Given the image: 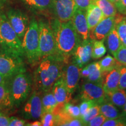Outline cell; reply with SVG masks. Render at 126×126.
<instances>
[{
	"label": "cell",
	"mask_w": 126,
	"mask_h": 126,
	"mask_svg": "<svg viewBox=\"0 0 126 126\" xmlns=\"http://www.w3.org/2000/svg\"><path fill=\"white\" fill-rule=\"evenodd\" d=\"M26 71L22 57L1 50L0 51V74L5 78L14 77Z\"/></svg>",
	"instance_id": "6"
},
{
	"label": "cell",
	"mask_w": 126,
	"mask_h": 126,
	"mask_svg": "<svg viewBox=\"0 0 126 126\" xmlns=\"http://www.w3.org/2000/svg\"><path fill=\"white\" fill-rule=\"evenodd\" d=\"M71 20L82 40H88L89 38V29L86 20V10L77 8Z\"/></svg>",
	"instance_id": "15"
},
{
	"label": "cell",
	"mask_w": 126,
	"mask_h": 126,
	"mask_svg": "<svg viewBox=\"0 0 126 126\" xmlns=\"http://www.w3.org/2000/svg\"><path fill=\"white\" fill-rule=\"evenodd\" d=\"M26 121L16 117H10L9 126H26Z\"/></svg>",
	"instance_id": "41"
},
{
	"label": "cell",
	"mask_w": 126,
	"mask_h": 126,
	"mask_svg": "<svg viewBox=\"0 0 126 126\" xmlns=\"http://www.w3.org/2000/svg\"><path fill=\"white\" fill-rule=\"evenodd\" d=\"M116 31L123 45L126 46V17L122 15H115Z\"/></svg>",
	"instance_id": "26"
},
{
	"label": "cell",
	"mask_w": 126,
	"mask_h": 126,
	"mask_svg": "<svg viewBox=\"0 0 126 126\" xmlns=\"http://www.w3.org/2000/svg\"><path fill=\"white\" fill-rule=\"evenodd\" d=\"M6 3H7V0H0V11L4 7Z\"/></svg>",
	"instance_id": "44"
},
{
	"label": "cell",
	"mask_w": 126,
	"mask_h": 126,
	"mask_svg": "<svg viewBox=\"0 0 126 126\" xmlns=\"http://www.w3.org/2000/svg\"><path fill=\"white\" fill-rule=\"evenodd\" d=\"M99 63L102 72L110 71L113 69L123 65L114 57H113L110 55H107L105 57L99 61Z\"/></svg>",
	"instance_id": "27"
},
{
	"label": "cell",
	"mask_w": 126,
	"mask_h": 126,
	"mask_svg": "<svg viewBox=\"0 0 126 126\" xmlns=\"http://www.w3.org/2000/svg\"><path fill=\"white\" fill-rule=\"evenodd\" d=\"M5 79V78L4 77L2 76V75L0 74V84H1V83H2Z\"/></svg>",
	"instance_id": "45"
},
{
	"label": "cell",
	"mask_w": 126,
	"mask_h": 126,
	"mask_svg": "<svg viewBox=\"0 0 126 126\" xmlns=\"http://www.w3.org/2000/svg\"><path fill=\"white\" fill-rule=\"evenodd\" d=\"M95 102L91 100H82V103L79 105V110L81 113V116L87 112L91 107L96 105Z\"/></svg>",
	"instance_id": "35"
},
{
	"label": "cell",
	"mask_w": 126,
	"mask_h": 126,
	"mask_svg": "<svg viewBox=\"0 0 126 126\" xmlns=\"http://www.w3.org/2000/svg\"><path fill=\"white\" fill-rule=\"evenodd\" d=\"M43 113L42 98L38 91H35L22 109L21 115L25 119L35 120L40 119Z\"/></svg>",
	"instance_id": "8"
},
{
	"label": "cell",
	"mask_w": 126,
	"mask_h": 126,
	"mask_svg": "<svg viewBox=\"0 0 126 126\" xmlns=\"http://www.w3.org/2000/svg\"><path fill=\"white\" fill-rule=\"evenodd\" d=\"M50 25L56 42V54L67 60L74 54L81 43V36L75 29L72 20L61 22L56 18Z\"/></svg>",
	"instance_id": "1"
},
{
	"label": "cell",
	"mask_w": 126,
	"mask_h": 126,
	"mask_svg": "<svg viewBox=\"0 0 126 126\" xmlns=\"http://www.w3.org/2000/svg\"><path fill=\"white\" fill-rule=\"evenodd\" d=\"M42 106H43V113L46 112H53L57 107L59 106V103L57 102L54 96L53 92L50 91L45 92L42 98Z\"/></svg>",
	"instance_id": "25"
},
{
	"label": "cell",
	"mask_w": 126,
	"mask_h": 126,
	"mask_svg": "<svg viewBox=\"0 0 126 126\" xmlns=\"http://www.w3.org/2000/svg\"><path fill=\"white\" fill-rule=\"evenodd\" d=\"M62 77L67 90L72 94L78 86L81 77V68L72 62L64 67Z\"/></svg>",
	"instance_id": "13"
},
{
	"label": "cell",
	"mask_w": 126,
	"mask_h": 126,
	"mask_svg": "<svg viewBox=\"0 0 126 126\" xmlns=\"http://www.w3.org/2000/svg\"><path fill=\"white\" fill-rule=\"evenodd\" d=\"M114 57L122 65L126 66V46L122 45L115 54Z\"/></svg>",
	"instance_id": "34"
},
{
	"label": "cell",
	"mask_w": 126,
	"mask_h": 126,
	"mask_svg": "<svg viewBox=\"0 0 126 126\" xmlns=\"http://www.w3.org/2000/svg\"><path fill=\"white\" fill-rule=\"evenodd\" d=\"M109 1H110V2H111L112 3H113V4H115V3H116L117 2H118V1H119V0H109Z\"/></svg>",
	"instance_id": "47"
},
{
	"label": "cell",
	"mask_w": 126,
	"mask_h": 126,
	"mask_svg": "<svg viewBox=\"0 0 126 126\" xmlns=\"http://www.w3.org/2000/svg\"><path fill=\"white\" fill-rule=\"evenodd\" d=\"M1 105L11 106L9 90L5 79L0 84V106Z\"/></svg>",
	"instance_id": "30"
},
{
	"label": "cell",
	"mask_w": 126,
	"mask_h": 126,
	"mask_svg": "<svg viewBox=\"0 0 126 126\" xmlns=\"http://www.w3.org/2000/svg\"><path fill=\"white\" fill-rule=\"evenodd\" d=\"M7 17L12 28L21 40L29 25L28 15L19 9H11L7 12Z\"/></svg>",
	"instance_id": "10"
},
{
	"label": "cell",
	"mask_w": 126,
	"mask_h": 126,
	"mask_svg": "<svg viewBox=\"0 0 126 126\" xmlns=\"http://www.w3.org/2000/svg\"><path fill=\"white\" fill-rule=\"evenodd\" d=\"M123 111H124V113L126 114V101L125 105H124V108H123Z\"/></svg>",
	"instance_id": "46"
},
{
	"label": "cell",
	"mask_w": 126,
	"mask_h": 126,
	"mask_svg": "<svg viewBox=\"0 0 126 126\" xmlns=\"http://www.w3.org/2000/svg\"><path fill=\"white\" fill-rule=\"evenodd\" d=\"M10 117L0 112V126H9Z\"/></svg>",
	"instance_id": "42"
},
{
	"label": "cell",
	"mask_w": 126,
	"mask_h": 126,
	"mask_svg": "<svg viewBox=\"0 0 126 126\" xmlns=\"http://www.w3.org/2000/svg\"><path fill=\"white\" fill-rule=\"evenodd\" d=\"M26 126H42V123L39 121H34V122L31 123H28V124H26Z\"/></svg>",
	"instance_id": "43"
},
{
	"label": "cell",
	"mask_w": 126,
	"mask_h": 126,
	"mask_svg": "<svg viewBox=\"0 0 126 126\" xmlns=\"http://www.w3.org/2000/svg\"><path fill=\"white\" fill-rule=\"evenodd\" d=\"M54 96L60 105H64L69 102L71 98V94L67 90L63 77L60 78L53 85L51 89Z\"/></svg>",
	"instance_id": "17"
},
{
	"label": "cell",
	"mask_w": 126,
	"mask_h": 126,
	"mask_svg": "<svg viewBox=\"0 0 126 126\" xmlns=\"http://www.w3.org/2000/svg\"><path fill=\"white\" fill-rule=\"evenodd\" d=\"M93 4H96L101 9L105 18L115 16L117 14V9L114 4L109 0H92Z\"/></svg>",
	"instance_id": "24"
},
{
	"label": "cell",
	"mask_w": 126,
	"mask_h": 126,
	"mask_svg": "<svg viewBox=\"0 0 126 126\" xmlns=\"http://www.w3.org/2000/svg\"><path fill=\"white\" fill-rule=\"evenodd\" d=\"M121 67L113 69L110 71L102 72V85L106 94L119 88Z\"/></svg>",
	"instance_id": "16"
},
{
	"label": "cell",
	"mask_w": 126,
	"mask_h": 126,
	"mask_svg": "<svg viewBox=\"0 0 126 126\" xmlns=\"http://www.w3.org/2000/svg\"><path fill=\"white\" fill-rule=\"evenodd\" d=\"M106 118L100 113L98 116H96L94 119L89 121L87 124V126H102L103 123L106 120Z\"/></svg>",
	"instance_id": "36"
},
{
	"label": "cell",
	"mask_w": 126,
	"mask_h": 126,
	"mask_svg": "<svg viewBox=\"0 0 126 126\" xmlns=\"http://www.w3.org/2000/svg\"><path fill=\"white\" fill-rule=\"evenodd\" d=\"M120 89H126V66L122 65L120 67Z\"/></svg>",
	"instance_id": "37"
},
{
	"label": "cell",
	"mask_w": 126,
	"mask_h": 126,
	"mask_svg": "<svg viewBox=\"0 0 126 126\" xmlns=\"http://www.w3.org/2000/svg\"><path fill=\"white\" fill-rule=\"evenodd\" d=\"M66 60L57 54L43 57L34 75V84L38 90L45 93L51 91L54 83L62 77Z\"/></svg>",
	"instance_id": "2"
},
{
	"label": "cell",
	"mask_w": 126,
	"mask_h": 126,
	"mask_svg": "<svg viewBox=\"0 0 126 126\" xmlns=\"http://www.w3.org/2000/svg\"><path fill=\"white\" fill-rule=\"evenodd\" d=\"M103 126H126V114L121 115L119 117L113 119H106L102 124Z\"/></svg>",
	"instance_id": "33"
},
{
	"label": "cell",
	"mask_w": 126,
	"mask_h": 126,
	"mask_svg": "<svg viewBox=\"0 0 126 126\" xmlns=\"http://www.w3.org/2000/svg\"><path fill=\"white\" fill-rule=\"evenodd\" d=\"M114 5L119 13L126 15V0H119L115 3Z\"/></svg>",
	"instance_id": "38"
},
{
	"label": "cell",
	"mask_w": 126,
	"mask_h": 126,
	"mask_svg": "<svg viewBox=\"0 0 126 126\" xmlns=\"http://www.w3.org/2000/svg\"><path fill=\"white\" fill-rule=\"evenodd\" d=\"M64 126H85L83 123L81 119V117L78 118H74L71 119L66 122L64 123Z\"/></svg>",
	"instance_id": "39"
},
{
	"label": "cell",
	"mask_w": 126,
	"mask_h": 126,
	"mask_svg": "<svg viewBox=\"0 0 126 126\" xmlns=\"http://www.w3.org/2000/svg\"><path fill=\"white\" fill-rule=\"evenodd\" d=\"M94 39L89 37L88 40H82L72 56L73 63L76 64L80 68L90 61L92 58V47Z\"/></svg>",
	"instance_id": "12"
},
{
	"label": "cell",
	"mask_w": 126,
	"mask_h": 126,
	"mask_svg": "<svg viewBox=\"0 0 126 126\" xmlns=\"http://www.w3.org/2000/svg\"><path fill=\"white\" fill-rule=\"evenodd\" d=\"M106 48L104 45L103 40H94L92 47V59H100L106 54Z\"/></svg>",
	"instance_id": "28"
},
{
	"label": "cell",
	"mask_w": 126,
	"mask_h": 126,
	"mask_svg": "<svg viewBox=\"0 0 126 126\" xmlns=\"http://www.w3.org/2000/svg\"><path fill=\"white\" fill-rule=\"evenodd\" d=\"M107 99L114 106L123 108L126 101V91L125 89H119L106 94Z\"/></svg>",
	"instance_id": "21"
},
{
	"label": "cell",
	"mask_w": 126,
	"mask_h": 126,
	"mask_svg": "<svg viewBox=\"0 0 126 126\" xmlns=\"http://www.w3.org/2000/svg\"><path fill=\"white\" fill-rule=\"evenodd\" d=\"M0 46L1 50L23 57L22 41L8 19L7 15L0 14Z\"/></svg>",
	"instance_id": "3"
},
{
	"label": "cell",
	"mask_w": 126,
	"mask_h": 126,
	"mask_svg": "<svg viewBox=\"0 0 126 126\" xmlns=\"http://www.w3.org/2000/svg\"><path fill=\"white\" fill-rule=\"evenodd\" d=\"M82 100H91L100 105L107 100V95L102 83L87 82L81 86Z\"/></svg>",
	"instance_id": "9"
},
{
	"label": "cell",
	"mask_w": 126,
	"mask_h": 126,
	"mask_svg": "<svg viewBox=\"0 0 126 126\" xmlns=\"http://www.w3.org/2000/svg\"><path fill=\"white\" fill-rule=\"evenodd\" d=\"M107 45L110 53L113 56L117 53L120 47L123 45L120 39L119 34L116 31V26H114L106 37Z\"/></svg>",
	"instance_id": "20"
},
{
	"label": "cell",
	"mask_w": 126,
	"mask_h": 126,
	"mask_svg": "<svg viewBox=\"0 0 126 126\" xmlns=\"http://www.w3.org/2000/svg\"><path fill=\"white\" fill-rule=\"evenodd\" d=\"M60 111L69 117L74 118L81 117L79 107L69 102H67L63 105L62 109Z\"/></svg>",
	"instance_id": "29"
},
{
	"label": "cell",
	"mask_w": 126,
	"mask_h": 126,
	"mask_svg": "<svg viewBox=\"0 0 126 126\" xmlns=\"http://www.w3.org/2000/svg\"><path fill=\"white\" fill-rule=\"evenodd\" d=\"M41 123L43 126H56V115L53 112L44 113L41 116Z\"/></svg>",
	"instance_id": "32"
},
{
	"label": "cell",
	"mask_w": 126,
	"mask_h": 126,
	"mask_svg": "<svg viewBox=\"0 0 126 126\" xmlns=\"http://www.w3.org/2000/svg\"><path fill=\"white\" fill-rule=\"evenodd\" d=\"M100 114V105H98V104H96L94 106L91 107L85 114L81 116V119L83 122V124H85V126H87V124L89 121Z\"/></svg>",
	"instance_id": "31"
},
{
	"label": "cell",
	"mask_w": 126,
	"mask_h": 126,
	"mask_svg": "<svg viewBox=\"0 0 126 126\" xmlns=\"http://www.w3.org/2000/svg\"><path fill=\"white\" fill-rule=\"evenodd\" d=\"M39 29L41 58L56 54V42L51 25L46 22L40 20L39 22Z\"/></svg>",
	"instance_id": "7"
},
{
	"label": "cell",
	"mask_w": 126,
	"mask_h": 126,
	"mask_svg": "<svg viewBox=\"0 0 126 126\" xmlns=\"http://www.w3.org/2000/svg\"><path fill=\"white\" fill-rule=\"evenodd\" d=\"M86 16L89 31L94 29L105 18L101 9L96 5L93 3L89 5L86 9Z\"/></svg>",
	"instance_id": "18"
},
{
	"label": "cell",
	"mask_w": 126,
	"mask_h": 126,
	"mask_svg": "<svg viewBox=\"0 0 126 126\" xmlns=\"http://www.w3.org/2000/svg\"><path fill=\"white\" fill-rule=\"evenodd\" d=\"M31 11H42L52 8L53 0H19Z\"/></svg>",
	"instance_id": "19"
},
{
	"label": "cell",
	"mask_w": 126,
	"mask_h": 126,
	"mask_svg": "<svg viewBox=\"0 0 126 126\" xmlns=\"http://www.w3.org/2000/svg\"><path fill=\"white\" fill-rule=\"evenodd\" d=\"M22 46L29 64L33 65L41 59L39 48V22L33 18L29 22V26L23 36Z\"/></svg>",
	"instance_id": "4"
},
{
	"label": "cell",
	"mask_w": 126,
	"mask_h": 126,
	"mask_svg": "<svg viewBox=\"0 0 126 126\" xmlns=\"http://www.w3.org/2000/svg\"><path fill=\"white\" fill-rule=\"evenodd\" d=\"M115 25V16L106 17L89 31V37L94 40H104Z\"/></svg>",
	"instance_id": "14"
},
{
	"label": "cell",
	"mask_w": 126,
	"mask_h": 126,
	"mask_svg": "<svg viewBox=\"0 0 126 126\" xmlns=\"http://www.w3.org/2000/svg\"><path fill=\"white\" fill-rule=\"evenodd\" d=\"M74 1L77 8L83 10H86L92 2V0H74Z\"/></svg>",
	"instance_id": "40"
},
{
	"label": "cell",
	"mask_w": 126,
	"mask_h": 126,
	"mask_svg": "<svg viewBox=\"0 0 126 126\" xmlns=\"http://www.w3.org/2000/svg\"><path fill=\"white\" fill-rule=\"evenodd\" d=\"M86 67L89 71V76L86 79L87 81L102 84V72L99 62L92 63Z\"/></svg>",
	"instance_id": "22"
},
{
	"label": "cell",
	"mask_w": 126,
	"mask_h": 126,
	"mask_svg": "<svg viewBox=\"0 0 126 126\" xmlns=\"http://www.w3.org/2000/svg\"><path fill=\"white\" fill-rule=\"evenodd\" d=\"M31 77L26 71L14 76L9 88L11 106L18 107L25 101L31 91Z\"/></svg>",
	"instance_id": "5"
},
{
	"label": "cell",
	"mask_w": 126,
	"mask_h": 126,
	"mask_svg": "<svg viewBox=\"0 0 126 126\" xmlns=\"http://www.w3.org/2000/svg\"><path fill=\"white\" fill-rule=\"evenodd\" d=\"M77 8L74 0H53L51 9L57 19L67 22L72 19Z\"/></svg>",
	"instance_id": "11"
},
{
	"label": "cell",
	"mask_w": 126,
	"mask_h": 126,
	"mask_svg": "<svg viewBox=\"0 0 126 126\" xmlns=\"http://www.w3.org/2000/svg\"><path fill=\"white\" fill-rule=\"evenodd\" d=\"M100 113L107 119H113L119 117L121 116L119 110L108 99L100 104Z\"/></svg>",
	"instance_id": "23"
}]
</instances>
